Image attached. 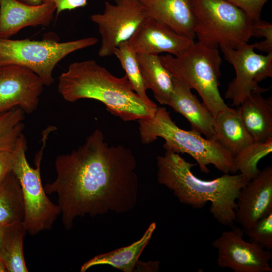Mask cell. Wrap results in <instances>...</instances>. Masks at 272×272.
<instances>
[{"label": "cell", "instance_id": "obj_1", "mask_svg": "<svg viewBox=\"0 0 272 272\" xmlns=\"http://www.w3.org/2000/svg\"><path fill=\"white\" fill-rule=\"evenodd\" d=\"M54 165L56 178L44 188L46 194L56 195L66 229L72 228L77 218L123 214L136 206V158L122 145L109 146L99 129L76 149L58 155Z\"/></svg>", "mask_w": 272, "mask_h": 272}, {"label": "cell", "instance_id": "obj_2", "mask_svg": "<svg viewBox=\"0 0 272 272\" xmlns=\"http://www.w3.org/2000/svg\"><path fill=\"white\" fill-rule=\"evenodd\" d=\"M196 165L179 154L165 150L157 157L159 184L171 191L179 201L194 209H201L211 202L210 212L220 224L230 227L236 222V200L240 189L250 180L242 173L224 174L211 180L195 176Z\"/></svg>", "mask_w": 272, "mask_h": 272}, {"label": "cell", "instance_id": "obj_3", "mask_svg": "<svg viewBox=\"0 0 272 272\" xmlns=\"http://www.w3.org/2000/svg\"><path fill=\"white\" fill-rule=\"evenodd\" d=\"M58 80L57 91L65 101H99L109 112L125 121L151 117L158 107L149 106L142 101L126 75L117 77L94 60L71 63Z\"/></svg>", "mask_w": 272, "mask_h": 272}, {"label": "cell", "instance_id": "obj_4", "mask_svg": "<svg viewBox=\"0 0 272 272\" xmlns=\"http://www.w3.org/2000/svg\"><path fill=\"white\" fill-rule=\"evenodd\" d=\"M138 121L143 144H149L161 138L165 141V150L189 155L203 173L210 172L209 165H214L224 174L237 171L233 157L216 138H204L195 131L180 128L172 120L166 108L158 107L153 116Z\"/></svg>", "mask_w": 272, "mask_h": 272}, {"label": "cell", "instance_id": "obj_5", "mask_svg": "<svg viewBox=\"0 0 272 272\" xmlns=\"http://www.w3.org/2000/svg\"><path fill=\"white\" fill-rule=\"evenodd\" d=\"M160 58L174 78L198 93L214 117L227 107L219 89L222 60L217 48L194 41L177 56L166 54Z\"/></svg>", "mask_w": 272, "mask_h": 272}, {"label": "cell", "instance_id": "obj_6", "mask_svg": "<svg viewBox=\"0 0 272 272\" xmlns=\"http://www.w3.org/2000/svg\"><path fill=\"white\" fill-rule=\"evenodd\" d=\"M197 41L213 48L237 49L252 37L254 21L226 0H191Z\"/></svg>", "mask_w": 272, "mask_h": 272}, {"label": "cell", "instance_id": "obj_7", "mask_svg": "<svg viewBox=\"0 0 272 272\" xmlns=\"http://www.w3.org/2000/svg\"><path fill=\"white\" fill-rule=\"evenodd\" d=\"M98 39L90 37L59 42L50 38L42 40L0 38V66L17 65L36 74L45 86L54 82L53 71L57 64L76 51L92 46Z\"/></svg>", "mask_w": 272, "mask_h": 272}, {"label": "cell", "instance_id": "obj_8", "mask_svg": "<svg viewBox=\"0 0 272 272\" xmlns=\"http://www.w3.org/2000/svg\"><path fill=\"white\" fill-rule=\"evenodd\" d=\"M26 150L27 141L23 134L12 151V172L17 178L22 189L24 206L23 223L27 233L34 235L50 229L60 215V211L58 205L48 198L42 185L40 163L43 148L37 157L35 168L28 163Z\"/></svg>", "mask_w": 272, "mask_h": 272}, {"label": "cell", "instance_id": "obj_9", "mask_svg": "<svg viewBox=\"0 0 272 272\" xmlns=\"http://www.w3.org/2000/svg\"><path fill=\"white\" fill-rule=\"evenodd\" d=\"M224 58L234 67L236 76L229 83L225 97L232 105L239 106L252 93H263L269 90L258 83L272 77V52L262 55L255 51L254 43H246L237 49L220 47Z\"/></svg>", "mask_w": 272, "mask_h": 272}, {"label": "cell", "instance_id": "obj_10", "mask_svg": "<svg viewBox=\"0 0 272 272\" xmlns=\"http://www.w3.org/2000/svg\"><path fill=\"white\" fill-rule=\"evenodd\" d=\"M115 1V4L106 2L102 13L91 16V21L97 25L101 37L98 51L100 57L113 55L118 45L127 41L147 17L138 0Z\"/></svg>", "mask_w": 272, "mask_h": 272}, {"label": "cell", "instance_id": "obj_11", "mask_svg": "<svg viewBox=\"0 0 272 272\" xmlns=\"http://www.w3.org/2000/svg\"><path fill=\"white\" fill-rule=\"evenodd\" d=\"M231 228L212 242L217 250L218 266L234 272H271L270 250L246 241L240 227L234 225Z\"/></svg>", "mask_w": 272, "mask_h": 272}, {"label": "cell", "instance_id": "obj_12", "mask_svg": "<svg viewBox=\"0 0 272 272\" xmlns=\"http://www.w3.org/2000/svg\"><path fill=\"white\" fill-rule=\"evenodd\" d=\"M32 71L20 65L0 66V113L15 107L31 114L37 108L44 86Z\"/></svg>", "mask_w": 272, "mask_h": 272}, {"label": "cell", "instance_id": "obj_13", "mask_svg": "<svg viewBox=\"0 0 272 272\" xmlns=\"http://www.w3.org/2000/svg\"><path fill=\"white\" fill-rule=\"evenodd\" d=\"M194 41L181 35L164 23L147 17L127 41L136 53L177 56Z\"/></svg>", "mask_w": 272, "mask_h": 272}, {"label": "cell", "instance_id": "obj_14", "mask_svg": "<svg viewBox=\"0 0 272 272\" xmlns=\"http://www.w3.org/2000/svg\"><path fill=\"white\" fill-rule=\"evenodd\" d=\"M235 220L243 230L272 211V167L268 165L240 190L236 200Z\"/></svg>", "mask_w": 272, "mask_h": 272}, {"label": "cell", "instance_id": "obj_15", "mask_svg": "<svg viewBox=\"0 0 272 272\" xmlns=\"http://www.w3.org/2000/svg\"><path fill=\"white\" fill-rule=\"evenodd\" d=\"M55 10L51 3L30 6L17 0H0V38H10L27 27H47Z\"/></svg>", "mask_w": 272, "mask_h": 272}, {"label": "cell", "instance_id": "obj_16", "mask_svg": "<svg viewBox=\"0 0 272 272\" xmlns=\"http://www.w3.org/2000/svg\"><path fill=\"white\" fill-rule=\"evenodd\" d=\"M173 83V91L168 105L187 120L192 130L206 138H215V117L211 111L186 85L174 78Z\"/></svg>", "mask_w": 272, "mask_h": 272}, {"label": "cell", "instance_id": "obj_17", "mask_svg": "<svg viewBox=\"0 0 272 272\" xmlns=\"http://www.w3.org/2000/svg\"><path fill=\"white\" fill-rule=\"evenodd\" d=\"M138 1L147 17L161 21L178 34L194 40L191 0Z\"/></svg>", "mask_w": 272, "mask_h": 272}, {"label": "cell", "instance_id": "obj_18", "mask_svg": "<svg viewBox=\"0 0 272 272\" xmlns=\"http://www.w3.org/2000/svg\"><path fill=\"white\" fill-rule=\"evenodd\" d=\"M252 93L238 109L243 124L255 142L272 139V98Z\"/></svg>", "mask_w": 272, "mask_h": 272}, {"label": "cell", "instance_id": "obj_19", "mask_svg": "<svg viewBox=\"0 0 272 272\" xmlns=\"http://www.w3.org/2000/svg\"><path fill=\"white\" fill-rule=\"evenodd\" d=\"M215 138L233 157L254 142L245 128L238 109L229 107L215 117Z\"/></svg>", "mask_w": 272, "mask_h": 272}, {"label": "cell", "instance_id": "obj_20", "mask_svg": "<svg viewBox=\"0 0 272 272\" xmlns=\"http://www.w3.org/2000/svg\"><path fill=\"white\" fill-rule=\"evenodd\" d=\"M156 228V223H151L138 240L127 246L96 255L82 265L80 271L85 272L92 266L99 265H110L124 272L134 271L139 259L151 241Z\"/></svg>", "mask_w": 272, "mask_h": 272}, {"label": "cell", "instance_id": "obj_21", "mask_svg": "<svg viewBox=\"0 0 272 272\" xmlns=\"http://www.w3.org/2000/svg\"><path fill=\"white\" fill-rule=\"evenodd\" d=\"M146 89H150L156 100L168 105L173 88V77L164 66L160 55L137 53Z\"/></svg>", "mask_w": 272, "mask_h": 272}, {"label": "cell", "instance_id": "obj_22", "mask_svg": "<svg viewBox=\"0 0 272 272\" xmlns=\"http://www.w3.org/2000/svg\"><path fill=\"white\" fill-rule=\"evenodd\" d=\"M26 233L23 221L4 226L0 260L7 272L28 271L23 253V241Z\"/></svg>", "mask_w": 272, "mask_h": 272}, {"label": "cell", "instance_id": "obj_23", "mask_svg": "<svg viewBox=\"0 0 272 272\" xmlns=\"http://www.w3.org/2000/svg\"><path fill=\"white\" fill-rule=\"evenodd\" d=\"M24 206L20 183L12 172L0 183V225L23 221Z\"/></svg>", "mask_w": 272, "mask_h": 272}, {"label": "cell", "instance_id": "obj_24", "mask_svg": "<svg viewBox=\"0 0 272 272\" xmlns=\"http://www.w3.org/2000/svg\"><path fill=\"white\" fill-rule=\"evenodd\" d=\"M113 54L117 58L125 71L133 90L147 105L157 107V104L147 95V89L139 67L137 53L129 48L127 41L119 44L115 49Z\"/></svg>", "mask_w": 272, "mask_h": 272}, {"label": "cell", "instance_id": "obj_25", "mask_svg": "<svg viewBox=\"0 0 272 272\" xmlns=\"http://www.w3.org/2000/svg\"><path fill=\"white\" fill-rule=\"evenodd\" d=\"M271 152L272 139L263 142H253L234 157L237 171L251 180L260 171L257 167L259 161Z\"/></svg>", "mask_w": 272, "mask_h": 272}, {"label": "cell", "instance_id": "obj_26", "mask_svg": "<svg viewBox=\"0 0 272 272\" xmlns=\"http://www.w3.org/2000/svg\"><path fill=\"white\" fill-rule=\"evenodd\" d=\"M24 113L19 107L0 113V151L14 149L23 134Z\"/></svg>", "mask_w": 272, "mask_h": 272}, {"label": "cell", "instance_id": "obj_27", "mask_svg": "<svg viewBox=\"0 0 272 272\" xmlns=\"http://www.w3.org/2000/svg\"><path fill=\"white\" fill-rule=\"evenodd\" d=\"M243 231L248 237L249 241L264 249L270 250L272 249V211Z\"/></svg>", "mask_w": 272, "mask_h": 272}, {"label": "cell", "instance_id": "obj_28", "mask_svg": "<svg viewBox=\"0 0 272 272\" xmlns=\"http://www.w3.org/2000/svg\"><path fill=\"white\" fill-rule=\"evenodd\" d=\"M252 37H264L265 39L254 43L255 49L265 52H272V24L261 19L254 21L252 27Z\"/></svg>", "mask_w": 272, "mask_h": 272}, {"label": "cell", "instance_id": "obj_29", "mask_svg": "<svg viewBox=\"0 0 272 272\" xmlns=\"http://www.w3.org/2000/svg\"><path fill=\"white\" fill-rule=\"evenodd\" d=\"M243 11L254 21L260 19L264 4L269 0H226Z\"/></svg>", "mask_w": 272, "mask_h": 272}, {"label": "cell", "instance_id": "obj_30", "mask_svg": "<svg viewBox=\"0 0 272 272\" xmlns=\"http://www.w3.org/2000/svg\"><path fill=\"white\" fill-rule=\"evenodd\" d=\"M43 3L53 4L56 9V15L58 16L63 11L85 7L87 5V0H43Z\"/></svg>", "mask_w": 272, "mask_h": 272}, {"label": "cell", "instance_id": "obj_31", "mask_svg": "<svg viewBox=\"0 0 272 272\" xmlns=\"http://www.w3.org/2000/svg\"><path fill=\"white\" fill-rule=\"evenodd\" d=\"M13 161L12 152L0 151V183L12 172Z\"/></svg>", "mask_w": 272, "mask_h": 272}, {"label": "cell", "instance_id": "obj_32", "mask_svg": "<svg viewBox=\"0 0 272 272\" xmlns=\"http://www.w3.org/2000/svg\"><path fill=\"white\" fill-rule=\"evenodd\" d=\"M160 262L158 261L143 262L139 261L135 270L139 271H158Z\"/></svg>", "mask_w": 272, "mask_h": 272}, {"label": "cell", "instance_id": "obj_33", "mask_svg": "<svg viewBox=\"0 0 272 272\" xmlns=\"http://www.w3.org/2000/svg\"><path fill=\"white\" fill-rule=\"evenodd\" d=\"M21 3L30 6H38L43 3V0H17Z\"/></svg>", "mask_w": 272, "mask_h": 272}, {"label": "cell", "instance_id": "obj_34", "mask_svg": "<svg viewBox=\"0 0 272 272\" xmlns=\"http://www.w3.org/2000/svg\"><path fill=\"white\" fill-rule=\"evenodd\" d=\"M4 226L0 225V251L2 247L3 235H4Z\"/></svg>", "mask_w": 272, "mask_h": 272}, {"label": "cell", "instance_id": "obj_35", "mask_svg": "<svg viewBox=\"0 0 272 272\" xmlns=\"http://www.w3.org/2000/svg\"><path fill=\"white\" fill-rule=\"evenodd\" d=\"M0 272H7V270L5 267L1 260H0Z\"/></svg>", "mask_w": 272, "mask_h": 272}]
</instances>
